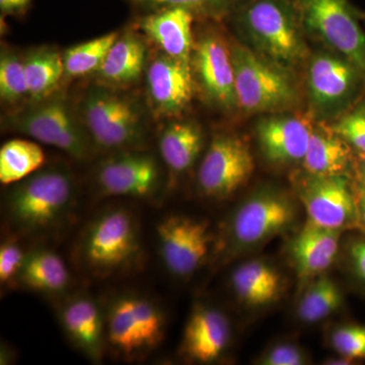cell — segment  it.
I'll return each instance as SVG.
<instances>
[{"label":"cell","mask_w":365,"mask_h":365,"mask_svg":"<svg viewBox=\"0 0 365 365\" xmlns=\"http://www.w3.org/2000/svg\"><path fill=\"white\" fill-rule=\"evenodd\" d=\"M257 53L284 68L307 57L302 23L290 0H242L230 14Z\"/></svg>","instance_id":"7a4b0ae2"},{"label":"cell","mask_w":365,"mask_h":365,"mask_svg":"<svg viewBox=\"0 0 365 365\" xmlns=\"http://www.w3.org/2000/svg\"><path fill=\"white\" fill-rule=\"evenodd\" d=\"M157 158L140 150L115 153L98 165L96 182L105 196L150 198L160 188Z\"/></svg>","instance_id":"4fadbf2b"},{"label":"cell","mask_w":365,"mask_h":365,"mask_svg":"<svg viewBox=\"0 0 365 365\" xmlns=\"http://www.w3.org/2000/svg\"><path fill=\"white\" fill-rule=\"evenodd\" d=\"M359 173L361 178L362 184L365 185V155H359Z\"/></svg>","instance_id":"ab89813d"},{"label":"cell","mask_w":365,"mask_h":365,"mask_svg":"<svg viewBox=\"0 0 365 365\" xmlns=\"http://www.w3.org/2000/svg\"><path fill=\"white\" fill-rule=\"evenodd\" d=\"M4 126L58 148L76 160H88L95 148L79 113L61 96L31 103L7 116Z\"/></svg>","instance_id":"5b68a950"},{"label":"cell","mask_w":365,"mask_h":365,"mask_svg":"<svg viewBox=\"0 0 365 365\" xmlns=\"http://www.w3.org/2000/svg\"><path fill=\"white\" fill-rule=\"evenodd\" d=\"M242 0H127L141 13L168 7H180L192 11L201 20L220 21L230 18Z\"/></svg>","instance_id":"4dcf8cb0"},{"label":"cell","mask_w":365,"mask_h":365,"mask_svg":"<svg viewBox=\"0 0 365 365\" xmlns=\"http://www.w3.org/2000/svg\"><path fill=\"white\" fill-rule=\"evenodd\" d=\"M331 342L340 356L353 360L365 359V327H339L332 334Z\"/></svg>","instance_id":"836d02e7"},{"label":"cell","mask_w":365,"mask_h":365,"mask_svg":"<svg viewBox=\"0 0 365 365\" xmlns=\"http://www.w3.org/2000/svg\"><path fill=\"white\" fill-rule=\"evenodd\" d=\"M44 150L37 141L11 139L0 148V182L11 186L43 168Z\"/></svg>","instance_id":"83f0119b"},{"label":"cell","mask_w":365,"mask_h":365,"mask_svg":"<svg viewBox=\"0 0 365 365\" xmlns=\"http://www.w3.org/2000/svg\"><path fill=\"white\" fill-rule=\"evenodd\" d=\"M163 266L177 278H188L202 266L210 249L209 222L192 216H165L157 227Z\"/></svg>","instance_id":"8fae6325"},{"label":"cell","mask_w":365,"mask_h":365,"mask_svg":"<svg viewBox=\"0 0 365 365\" xmlns=\"http://www.w3.org/2000/svg\"><path fill=\"white\" fill-rule=\"evenodd\" d=\"M62 330L69 341L93 362L101 361L107 347L106 314L86 294L66 299L58 311Z\"/></svg>","instance_id":"e0dca14e"},{"label":"cell","mask_w":365,"mask_h":365,"mask_svg":"<svg viewBox=\"0 0 365 365\" xmlns=\"http://www.w3.org/2000/svg\"><path fill=\"white\" fill-rule=\"evenodd\" d=\"M304 32L356 66L365 81V30L349 0H290Z\"/></svg>","instance_id":"ba28073f"},{"label":"cell","mask_w":365,"mask_h":365,"mask_svg":"<svg viewBox=\"0 0 365 365\" xmlns=\"http://www.w3.org/2000/svg\"><path fill=\"white\" fill-rule=\"evenodd\" d=\"M333 129L359 155H365V101L356 103L346 112Z\"/></svg>","instance_id":"d6a6232c"},{"label":"cell","mask_w":365,"mask_h":365,"mask_svg":"<svg viewBox=\"0 0 365 365\" xmlns=\"http://www.w3.org/2000/svg\"><path fill=\"white\" fill-rule=\"evenodd\" d=\"M349 254L355 273L365 282V241L353 242Z\"/></svg>","instance_id":"8d00e7d4"},{"label":"cell","mask_w":365,"mask_h":365,"mask_svg":"<svg viewBox=\"0 0 365 365\" xmlns=\"http://www.w3.org/2000/svg\"><path fill=\"white\" fill-rule=\"evenodd\" d=\"M202 129L192 121L170 122L160 133L158 150L163 162L173 175L187 172L202 150Z\"/></svg>","instance_id":"d4e9b609"},{"label":"cell","mask_w":365,"mask_h":365,"mask_svg":"<svg viewBox=\"0 0 365 365\" xmlns=\"http://www.w3.org/2000/svg\"><path fill=\"white\" fill-rule=\"evenodd\" d=\"M33 0H0L2 16H20L30 9Z\"/></svg>","instance_id":"74e56055"},{"label":"cell","mask_w":365,"mask_h":365,"mask_svg":"<svg viewBox=\"0 0 365 365\" xmlns=\"http://www.w3.org/2000/svg\"><path fill=\"white\" fill-rule=\"evenodd\" d=\"M307 83L312 101L319 109L352 104L365 88L356 66L337 53L316 55L309 63Z\"/></svg>","instance_id":"2e32d148"},{"label":"cell","mask_w":365,"mask_h":365,"mask_svg":"<svg viewBox=\"0 0 365 365\" xmlns=\"http://www.w3.org/2000/svg\"><path fill=\"white\" fill-rule=\"evenodd\" d=\"M107 346L125 360L143 359L165 338V317L158 304L138 294L113 299L106 311Z\"/></svg>","instance_id":"52a82bcc"},{"label":"cell","mask_w":365,"mask_h":365,"mask_svg":"<svg viewBox=\"0 0 365 365\" xmlns=\"http://www.w3.org/2000/svg\"><path fill=\"white\" fill-rule=\"evenodd\" d=\"M78 250L91 275L109 277L130 270L143 251L136 215L124 206L101 211L86 225Z\"/></svg>","instance_id":"3957f363"},{"label":"cell","mask_w":365,"mask_h":365,"mask_svg":"<svg viewBox=\"0 0 365 365\" xmlns=\"http://www.w3.org/2000/svg\"><path fill=\"white\" fill-rule=\"evenodd\" d=\"M29 101L39 102L54 96L64 79L63 53L53 47L35 48L24 56Z\"/></svg>","instance_id":"4316f807"},{"label":"cell","mask_w":365,"mask_h":365,"mask_svg":"<svg viewBox=\"0 0 365 365\" xmlns=\"http://www.w3.org/2000/svg\"><path fill=\"white\" fill-rule=\"evenodd\" d=\"M230 284L237 299L252 307L272 304L282 290V277L270 264L261 260L245 262L235 269Z\"/></svg>","instance_id":"cb8c5ba5"},{"label":"cell","mask_w":365,"mask_h":365,"mask_svg":"<svg viewBox=\"0 0 365 365\" xmlns=\"http://www.w3.org/2000/svg\"><path fill=\"white\" fill-rule=\"evenodd\" d=\"M343 295L330 277L319 276L309 287L297 307V316L306 324L323 321L340 309Z\"/></svg>","instance_id":"f546056e"},{"label":"cell","mask_w":365,"mask_h":365,"mask_svg":"<svg viewBox=\"0 0 365 365\" xmlns=\"http://www.w3.org/2000/svg\"><path fill=\"white\" fill-rule=\"evenodd\" d=\"M26 255V252L14 240L9 239L2 242L0 246V283L2 287L16 285Z\"/></svg>","instance_id":"e575fe53"},{"label":"cell","mask_w":365,"mask_h":365,"mask_svg":"<svg viewBox=\"0 0 365 365\" xmlns=\"http://www.w3.org/2000/svg\"><path fill=\"white\" fill-rule=\"evenodd\" d=\"M119 35L120 32L106 34L66 49L63 52L64 78L95 76Z\"/></svg>","instance_id":"f1b7e54d"},{"label":"cell","mask_w":365,"mask_h":365,"mask_svg":"<svg viewBox=\"0 0 365 365\" xmlns=\"http://www.w3.org/2000/svg\"><path fill=\"white\" fill-rule=\"evenodd\" d=\"M357 210H359V220L365 225V185L360 184L355 192Z\"/></svg>","instance_id":"f35d334b"},{"label":"cell","mask_w":365,"mask_h":365,"mask_svg":"<svg viewBox=\"0 0 365 365\" xmlns=\"http://www.w3.org/2000/svg\"><path fill=\"white\" fill-rule=\"evenodd\" d=\"M309 220L327 228L343 230L359 222L355 194L344 175L312 176L300 191Z\"/></svg>","instance_id":"9a60e30c"},{"label":"cell","mask_w":365,"mask_h":365,"mask_svg":"<svg viewBox=\"0 0 365 365\" xmlns=\"http://www.w3.org/2000/svg\"><path fill=\"white\" fill-rule=\"evenodd\" d=\"M0 100L6 106L29 100L24 57L7 48H2L0 53Z\"/></svg>","instance_id":"1f68e13d"},{"label":"cell","mask_w":365,"mask_h":365,"mask_svg":"<svg viewBox=\"0 0 365 365\" xmlns=\"http://www.w3.org/2000/svg\"><path fill=\"white\" fill-rule=\"evenodd\" d=\"M263 365H302L307 364L306 355L297 346L279 344L264 353L258 360Z\"/></svg>","instance_id":"d590c367"},{"label":"cell","mask_w":365,"mask_h":365,"mask_svg":"<svg viewBox=\"0 0 365 365\" xmlns=\"http://www.w3.org/2000/svg\"><path fill=\"white\" fill-rule=\"evenodd\" d=\"M148 46L143 36L125 31L112 45L102 66L95 74L100 85L124 88L137 83L145 74L148 64Z\"/></svg>","instance_id":"44dd1931"},{"label":"cell","mask_w":365,"mask_h":365,"mask_svg":"<svg viewBox=\"0 0 365 365\" xmlns=\"http://www.w3.org/2000/svg\"><path fill=\"white\" fill-rule=\"evenodd\" d=\"M191 66L195 81L212 104L225 110L237 108L232 49L217 31H206L195 41Z\"/></svg>","instance_id":"7c38bea8"},{"label":"cell","mask_w":365,"mask_h":365,"mask_svg":"<svg viewBox=\"0 0 365 365\" xmlns=\"http://www.w3.org/2000/svg\"><path fill=\"white\" fill-rule=\"evenodd\" d=\"M361 20L365 23V14H361Z\"/></svg>","instance_id":"60d3db41"},{"label":"cell","mask_w":365,"mask_h":365,"mask_svg":"<svg viewBox=\"0 0 365 365\" xmlns=\"http://www.w3.org/2000/svg\"><path fill=\"white\" fill-rule=\"evenodd\" d=\"M341 232L307 220L290 245V256L299 277H316L332 265L339 250Z\"/></svg>","instance_id":"7402d4cb"},{"label":"cell","mask_w":365,"mask_h":365,"mask_svg":"<svg viewBox=\"0 0 365 365\" xmlns=\"http://www.w3.org/2000/svg\"><path fill=\"white\" fill-rule=\"evenodd\" d=\"M79 116L95 148L118 153L138 150L145 138L143 108L134 98L104 85L86 91Z\"/></svg>","instance_id":"277c9868"},{"label":"cell","mask_w":365,"mask_h":365,"mask_svg":"<svg viewBox=\"0 0 365 365\" xmlns=\"http://www.w3.org/2000/svg\"><path fill=\"white\" fill-rule=\"evenodd\" d=\"M314 126L297 115H273L257 125L262 153L269 162L290 163L304 160Z\"/></svg>","instance_id":"d6986e66"},{"label":"cell","mask_w":365,"mask_h":365,"mask_svg":"<svg viewBox=\"0 0 365 365\" xmlns=\"http://www.w3.org/2000/svg\"><path fill=\"white\" fill-rule=\"evenodd\" d=\"M71 275L66 263L53 250L37 248L28 252L16 285L45 295H61L68 289Z\"/></svg>","instance_id":"603a6c76"},{"label":"cell","mask_w":365,"mask_h":365,"mask_svg":"<svg viewBox=\"0 0 365 365\" xmlns=\"http://www.w3.org/2000/svg\"><path fill=\"white\" fill-rule=\"evenodd\" d=\"M255 163L241 137L222 133L213 137L197 173L203 196L222 200L244 186L253 175Z\"/></svg>","instance_id":"30bf717a"},{"label":"cell","mask_w":365,"mask_h":365,"mask_svg":"<svg viewBox=\"0 0 365 365\" xmlns=\"http://www.w3.org/2000/svg\"><path fill=\"white\" fill-rule=\"evenodd\" d=\"M237 108L246 113H277L295 104L297 88L287 69L239 43H230Z\"/></svg>","instance_id":"8992f818"},{"label":"cell","mask_w":365,"mask_h":365,"mask_svg":"<svg viewBox=\"0 0 365 365\" xmlns=\"http://www.w3.org/2000/svg\"><path fill=\"white\" fill-rule=\"evenodd\" d=\"M230 340L227 316L216 307L197 306L185 326L181 354L191 361L210 364L222 356Z\"/></svg>","instance_id":"ffe728a7"},{"label":"cell","mask_w":365,"mask_h":365,"mask_svg":"<svg viewBox=\"0 0 365 365\" xmlns=\"http://www.w3.org/2000/svg\"><path fill=\"white\" fill-rule=\"evenodd\" d=\"M304 169L312 176L344 175L350 163V146L333 127H314L304 160Z\"/></svg>","instance_id":"484cf974"},{"label":"cell","mask_w":365,"mask_h":365,"mask_svg":"<svg viewBox=\"0 0 365 365\" xmlns=\"http://www.w3.org/2000/svg\"><path fill=\"white\" fill-rule=\"evenodd\" d=\"M197 16L188 9L168 7L141 14L137 26L158 46V51L173 58L191 62L195 40L193 25Z\"/></svg>","instance_id":"ac0fdd59"},{"label":"cell","mask_w":365,"mask_h":365,"mask_svg":"<svg viewBox=\"0 0 365 365\" xmlns=\"http://www.w3.org/2000/svg\"><path fill=\"white\" fill-rule=\"evenodd\" d=\"M76 182L61 167L41 168L11 185L4 199V215L14 232L42 234L61 227L76 203Z\"/></svg>","instance_id":"6da1fadb"},{"label":"cell","mask_w":365,"mask_h":365,"mask_svg":"<svg viewBox=\"0 0 365 365\" xmlns=\"http://www.w3.org/2000/svg\"><path fill=\"white\" fill-rule=\"evenodd\" d=\"M295 208L287 196L262 191L245 200L228 222L227 247L230 252L260 246L294 223Z\"/></svg>","instance_id":"9c48e42d"},{"label":"cell","mask_w":365,"mask_h":365,"mask_svg":"<svg viewBox=\"0 0 365 365\" xmlns=\"http://www.w3.org/2000/svg\"><path fill=\"white\" fill-rule=\"evenodd\" d=\"M144 76L148 103L155 116L174 118L187 109L195 91L191 62L158 51L148 62Z\"/></svg>","instance_id":"5bb4252c"}]
</instances>
